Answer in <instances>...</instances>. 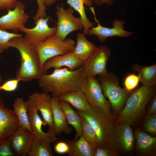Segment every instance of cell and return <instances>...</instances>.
Instances as JSON below:
<instances>
[{
    "label": "cell",
    "instance_id": "cell-1",
    "mask_svg": "<svg viewBox=\"0 0 156 156\" xmlns=\"http://www.w3.org/2000/svg\"><path fill=\"white\" fill-rule=\"evenodd\" d=\"M85 78L82 66L73 70L66 68L55 69L50 74H42L37 79L43 92L50 93L52 97L57 98L65 93L80 90Z\"/></svg>",
    "mask_w": 156,
    "mask_h": 156
},
{
    "label": "cell",
    "instance_id": "cell-2",
    "mask_svg": "<svg viewBox=\"0 0 156 156\" xmlns=\"http://www.w3.org/2000/svg\"><path fill=\"white\" fill-rule=\"evenodd\" d=\"M8 46L16 49L21 55V64L16 73V78L25 82L38 79L43 73L35 45L27 42L22 35L11 39Z\"/></svg>",
    "mask_w": 156,
    "mask_h": 156
},
{
    "label": "cell",
    "instance_id": "cell-3",
    "mask_svg": "<svg viewBox=\"0 0 156 156\" xmlns=\"http://www.w3.org/2000/svg\"><path fill=\"white\" fill-rule=\"evenodd\" d=\"M156 92V84L150 88L142 85L133 90L119 114L116 123L131 126L138 124Z\"/></svg>",
    "mask_w": 156,
    "mask_h": 156
},
{
    "label": "cell",
    "instance_id": "cell-4",
    "mask_svg": "<svg viewBox=\"0 0 156 156\" xmlns=\"http://www.w3.org/2000/svg\"><path fill=\"white\" fill-rule=\"evenodd\" d=\"M78 114L85 118L94 129L97 139V147L108 148L107 141L109 135L115 124L103 110L96 106H91L88 110L81 112L77 110Z\"/></svg>",
    "mask_w": 156,
    "mask_h": 156
},
{
    "label": "cell",
    "instance_id": "cell-5",
    "mask_svg": "<svg viewBox=\"0 0 156 156\" xmlns=\"http://www.w3.org/2000/svg\"><path fill=\"white\" fill-rule=\"evenodd\" d=\"M99 79L103 93L110 103L112 109L119 114L133 91L120 87L118 77L112 72L99 76Z\"/></svg>",
    "mask_w": 156,
    "mask_h": 156
},
{
    "label": "cell",
    "instance_id": "cell-6",
    "mask_svg": "<svg viewBox=\"0 0 156 156\" xmlns=\"http://www.w3.org/2000/svg\"><path fill=\"white\" fill-rule=\"evenodd\" d=\"M135 139L131 126L115 124L108 138V148L121 155H129L135 149Z\"/></svg>",
    "mask_w": 156,
    "mask_h": 156
},
{
    "label": "cell",
    "instance_id": "cell-7",
    "mask_svg": "<svg viewBox=\"0 0 156 156\" xmlns=\"http://www.w3.org/2000/svg\"><path fill=\"white\" fill-rule=\"evenodd\" d=\"M75 44V41L70 38L63 40L54 35L35 46L42 68L44 64L49 59L73 51Z\"/></svg>",
    "mask_w": 156,
    "mask_h": 156
},
{
    "label": "cell",
    "instance_id": "cell-8",
    "mask_svg": "<svg viewBox=\"0 0 156 156\" xmlns=\"http://www.w3.org/2000/svg\"><path fill=\"white\" fill-rule=\"evenodd\" d=\"M80 90L85 95L91 106L101 108L113 119L111 104L104 95L101 84L95 77L85 78Z\"/></svg>",
    "mask_w": 156,
    "mask_h": 156
},
{
    "label": "cell",
    "instance_id": "cell-9",
    "mask_svg": "<svg viewBox=\"0 0 156 156\" xmlns=\"http://www.w3.org/2000/svg\"><path fill=\"white\" fill-rule=\"evenodd\" d=\"M111 54L110 50L107 47L101 45L97 47L82 66L84 77L106 74L108 72L107 64Z\"/></svg>",
    "mask_w": 156,
    "mask_h": 156
},
{
    "label": "cell",
    "instance_id": "cell-10",
    "mask_svg": "<svg viewBox=\"0 0 156 156\" xmlns=\"http://www.w3.org/2000/svg\"><path fill=\"white\" fill-rule=\"evenodd\" d=\"M73 9H67L62 5H58L55 12L57 18L55 35L64 40L70 33L83 29V25L80 18L75 17Z\"/></svg>",
    "mask_w": 156,
    "mask_h": 156
},
{
    "label": "cell",
    "instance_id": "cell-11",
    "mask_svg": "<svg viewBox=\"0 0 156 156\" xmlns=\"http://www.w3.org/2000/svg\"><path fill=\"white\" fill-rule=\"evenodd\" d=\"M92 12L94 18L98 25L94 26L89 30L88 35H95L97 36L99 41L101 43L103 42L108 38L117 36L122 38H127L133 35V33L125 30L124 25L125 23L124 21L115 19L113 22L112 28H108L101 25L97 19L94 7L89 8Z\"/></svg>",
    "mask_w": 156,
    "mask_h": 156
},
{
    "label": "cell",
    "instance_id": "cell-12",
    "mask_svg": "<svg viewBox=\"0 0 156 156\" xmlns=\"http://www.w3.org/2000/svg\"><path fill=\"white\" fill-rule=\"evenodd\" d=\"M50 17L39 18L35 23L36 26L32 28H28L24 26L19 31L25 34L24 38L29 42L34 45L42 42L49 37L55 35L56 27H50L48 22Z\"/></svg>",
    "mask_w": 156,
    "mask_h": 156
},
{
    "label": "cell",
    "instance_id": "cell-13",
    "mask_svg": "<svg viewBox=\"0 0 156 156\" xmlns=\"http://www.w3.org/2000/svg\"><path fill=\"white\" fill-rule=\"evenodd\" d=\"M27 101L41 112L43 118V125H47L49 127L47 132L56 136L53 122L51 97L50 95L44 92H35L29 96Z\"/></svg>",
    "mask_w": 156,
    "mask_h": 156
},
{
    "label": "cell",
    "instance_id": "cell-14",
    "mask_svg": "<svg viewBox=\"0 0 156 156\" xmlns=\"http://www.w3.org/2000/svg\"><path fill=\"white\" fill-rule=\"evenodd\" d=\"M25 9L24 3L18 1L13 10H8L6 14L0 17V29L5 30H19L29 18L25 11Z\"/></svg>",
    "mask_w": 156,
    "mask_h": 156
},
{
    "label": "cell",
    "instance_id": "cell-15",
    "mask_svg": "<svg viewBox=\"0 0 156 156\" xmlns=\"http://www.w3.org/2000/svg\"><path fill=\"white\" fill-rule=\"evenodd\" d=\"M8 138L15 155L25 156L28 155L34 139L32 132L24 128H19Z\"/></svg>",
    "mask_w": 156,
    "mask_h": 156
},
{
    "label": "cell",
    "instance_id": "cell-16",
    "mask_svg": "<svg viewBox=\"0 0 156 156\" xmlns=\"http://www.w3.org/2000/svg\"><path fill=\"white\" fill-rule=\"evenodd\" d=\"M18 128V120L13 110L5 107L0 98V140L8 138Z\"/></svg>",
    "mask_w": 156,
    "mask_h": 156
},
{
    "label": "cell",
    "instance_id": "cell-17",
    "mask_svg": "<svg viewBox=\"0 0 156 156\" xmlns=\"http://www.w3.org/2000/svg\"><path fill=\"white\" fill-rule=\"evenodd\" d=\"M28 115L34 140L51 144L56 141V136L44 132L42 130L43 121L38 114V110L32 104L27 101Z\"/></svg>",
    "mask_w": 156,
    "mask_h": 156
},
{
    "label": "cell",
    "instance_id": "cell-18",
    "mask_svg": "<svg viewBox=\"0 0 156 156\" xmlns=\"http://www.w3.org/2000/svg\"><path fill=\"white\" fill-rule=\"evenodd\" d=\"M135 150L138 155L155 156L156 155V137L142 131L139 128L134 132Z\"/></svg>",
    "mask_w": 156,
    "mask_h": 156
},
{
    "label": "cell",
    "instance_id": "cell-19",
    "mask_svg": "<svg viewBox=\"0 0 156 156\" xmlns=\"http://www.w3.org/2000/svg\"><path fill=\"white\" fill-rule=\"evenodd\" d=\"M83 62L77 58L73 51L67 54L53 57L46 61L42 67V72L45 73L49 69L67 67L69 70H76L82 66Z\"/></svg>",
    "mask_w": 156,
    "mask_h": 156
},
{
    "label": "cell",
    "instance_id": "cell-20",
    "mask_svg": "<svg viewBox=\"0 0 156 156\" xmlns=\"http://www.w3.org/2000/svg\"><path fill=\"white\" fill-rule=\"evenodd\" d=\"M57 98L51 97L53 120L55 134L59 135L62 133L69 135L72 132V128L68 122L66 115Z\"/></svg>",
    "mask_w": 156,
    "mask_h": 156
},
{
    "label": "cell",
    "instance_id": "cell-21",
    "mask_svg": "<svg viewBox=\"0 0 156 156\" xmlns=\"http://www.w3.org/2000/svg\"><path fill=\"white\" fill-rule=\"evenodd\" d=\"M70 147L68 156H94L95 146L90 143L81 135L75 140H67Z\"/></svg>",
    "mask_w": 156,
    "mask_h": 156
},
{
    "label": "cell",
    "instance_id": "cell-22",
    "mask_svg": "<svg viewBox=\"0 0 156 156\" xmlns=\"http://www.w3.org/2000/svg\"><path fill=\"white\" fill-rule=\"evenodd\" d=\"M57 98L59 101L67 102L79 111H85L91 107L85 95L80 90L65 93Z\"/></svg>",
    "mask_w": 156,
    "mask_h": 156
},
{
    "label": "cell",
    "instance_id": "cell-23",
    "mask_svg": "<svg viewBox=\"0 0 156 156\" xmlns=\"http://www.w3.org/2000/svg\"><path fill=\"white\" fill-rule=\"evenodd\" d=\"M96 47L94 44L87 39L83 33H78L77 44L73 52L76 57L84 63Z\"/></svg>",
    "mask_w": 156,
    "mask_h": 156
},
{
    "label": "cell",
    "instance_id": "cell-24",
    "mask_svg": "<svg viewBox=\"0 0 156 156\" xmlns=\"http://www.w3.org/2000/svg\"><path fill=\"white\" fill-rule=\"evenodd\" d=\"M132 70L138 73L139 81L142 85L150 88L156 84V64L144 66L138 64L131 67Z\"/></svg>",
    "mask_w": 156,
    "mask_h": 156
},
{
    "label": "cell",
    "instance_id": "cell-25",
    "mask_svg": "<svg viewBox=\"0 0 156 156\" xmlns=\"http://www.w3.org/2000/svg\"><path fill=\"white\" fill-rule=\"evenodd\" d=\"M67 3L79 13L83 25V33L85 35H88L89 29L94 26L95 23L91 22L88 18L84 5L90 8L92 6L93 3L91 0H67Z\"/></svg>",
    "mask_w": 156,
    "mask_h": 156
},
{
    "label": "cell",
    "instance_id": "cell-26",
    "mask_svg": "<svg viewBox=\"0 0 156 156\" xmlns=\"http://www.w3.org/2000/svg\"><path fill=\"white\" fill-rule=\"evenodd\" d=\"M59 103L66 115L68 124L71 125L75 129L76 133L73 140H75L81 135L80 117L76 111L75 112L67 102L59 101Z\"/></svg>",
    "mask_w": 156,
    "mask_h": 156
},
{
    "label": "cell",
    "instance_id": "cell-27",
    "mask_svg": "<svg viewBox=\"0 0 156 156\" xmlns=\"http://www.w3.org/2000/svg\"><path fill=\"white\" fill-rule=\"evenodd\" d=\"M13 111L18 120V128H26L32 132L28 115L27 103L22 98L18 97L13 105Z\"/></svg>",
    "mask_w": 156,
    "mask_h": 156
},
{
    "label": "cell",
    "instance_id": "cell-28",
    "mask_svg": "<svg viewBox=\"0 0 156 156\" xmlns=\"http://www.w3.org/2000/svg\"><path fill=\"white\" fill-rule=\"evenodd\" d=\"M28 155L29 156H52L53 153L51 144L34 140Z\"/></svg>",
    "mask_w": 156,
    "mask_h": 156
},
{
    "label": "cell",
    "instance_id": "cell-29",
    "mask_svg": "<svg viewBox=\"0 0 156 156\" xmlns=\"http://www.w3.org/2000/svg\"><path fill=\"white\" fill-rule=\"evenodd\" d=\"M79 115L81 120V135L90 143L95 146H97V139L94 129L85 118Z\"/></svg>",
    "mask_w": 156,
    "mask_h": 156
},
{
    "label": "cell",
    "instance_id": "cell-30",
    "mask_svg": "<svg viewBox=\"0 0 156 156\" xmlns=\"http://www.w3.org/2000/svg\"><path fill=\"white\" fill-rule=\"evenodd\" d=\"M22 35L21 34L9 32L0 29V53L8 49V43L11 39Z\"/></svg>",
    "mask_w": 156,
    "mask_h": 156
},
{
    "label": "cell",
    "instance_id": "cell-31",
    "mask_svg": "<svg viewBox=\"0 0 156 156\" xmlns=\"http://www.w3.org/2000/svg\"><path fill=\"white\" fill-rule=\"evenodd\" d=\"M143 125L144 131L154 136L156 135V114L147 115Z\"/></svg>",
    "mask_w": 156,
    "mask_h": 156
},
{
    "label": "cell",
    "instance_id": "cell-32",
    "mask_svg": "<svg viewBox=\"0 0 156 156\" xmlns=\"http://www.w3.org/2000/svg\"><path fill=\"white\" fill-rule=\"evenodd\" d=\"M139 82L138 75L133 73L129 74L124 79V88L128 91H132L137 87Z\"/></svg>",
    "mask_w": 156,
    "mask_h": 156
},
{
    "label": "cell",
    "instance_id": "cell-33",
    "mask_svg": "<svg viewBox=\"0 0 156 156\" xmlns=\"http://www.w3.org/2000/svg\"><path fill=\"white\" fill-rule=\"evenodd\" d=\"M15 155L8 138L0 140V156H13Z\"/></svg>",
    "mask_w": 156,
    "mask_h": 156
},
{
    "label": "cell",
    "instance_id": "cell-34",
    "mask_svg": "<svg viewBox=\"0 0 156 156\" xmlns=\"http://www.w3.org/2000/svg\"><path fill=\"white\" fill-rule=\"evenodd\" d=\"M20 81L17 79L9 80L0 86V91L12 92L16 90L18 88Z\"/></svg>",
    "mask_w": 156,
    "mask_h": 156
},
{
    "label": "cell",
    "instance_id": "cell-35",
    "mask_svg": "<svg viewBox=\"0 0 156 156\" xmlns=\"http://www.w3.org/2000/svg\"><path fill=\"white\" fill-rule=\"evenodd\" d=\"M54 150L58 154H67L68 155L70 151V147L66 141H60L55 145Z\"/></svg>",
    "mask_w": 156,
    "mask_h": 156
},
{
    "label": "cell",
    "instance_id": "cell-36",
    "mask_svg": "<svg viewBox=\"0 0 156 156\" xmlns=\"http://www.w3.org/2000/svg\"><path fill=\"white\" fill-rule=\"evenodd\" d=\"M120 154L109 148H103L96 146L94 156H119Z\"/></svg>",
    "mask_w": 156,
    "mask_h": 156
},
{
    "label": "cell",
    "instance_id": "cell-37",
    "mask_svg": "<svg viewBox=\"0 0 156 156\" xmlns=\"http://www.w3.org/2000/svg\"><path fill=\"white\" fill-rule=\"evenodd\" d=\"M38 5V9L33 18L35 22L41 17H46V6L42 0H36Z\"/></svg>",
    "mask_w": 156,
    "mask_h": 156
},
{
    "label": "cell",
    "instance_id": "cell-38",
    "mask_svg": "<svg viewBox=\"0 0 156 156\" xmlns=\"http://www.w3.org/2000/svg\"><path fill=\"white\" fill-rule=\"evenodd\" d=\"M18 0H0V10H9L16 6Z\"/></svg>",
    "mask_w": 156,
    "mask_h": 156
},
{
    "label": "cell",
    "instance_id": "cell-39",
    "mask_svg": "<svg viewBox=\"0 0 156 156\" xmlns=\"http://www.w3.org/2000/svg\"><path fill=\"white\" fill-rule=\"evenodd\" d=\"M147 115L156 114V94H154L148 103Z\"/></svg>",
    "mask_w": 156,
    "mask_h": 156
},
{
    "label": "cell",
    "instance_id": "cell-40",
    "mask_svg": "<svg viewBox=\"0 0 156 156\" xmlns=\"http://www.w3.org/2000/svg\"><path fill=\"white\" fill-rule=\"evenodd\" d=\"M93 3L98 5L106 4L110 6L114 5V0H91Z\"/></svg>",
    "mask_w": 156,
    "mask_h": 156
},
{
    "label": "cell",
    "instance_id": "cell-41",
    "mask_svg": "<svg viewBox=\"0 0 156 156\" xmlns=\"http://www.w3.org/2000/svg\"><path fill=\"white\" fill-rule=\"evenodd\" d=\"M58 0H42L45 5L47 6L52 5Z\"/></svg>",
    "mask_w": 156,
    "mask_h": 156
},
{
    "label": "cell",
    "instance_id": "cell-42",
    "mask_svg": "<svg viewBox=\"0 0 156 156\" xmlns=\"http://www.w3.org/2000/svg\"><path fill=\"white\" fill-rule=\"evenodd\" d=\"M2 81V78L1 75L0 74V83Z\"/></svg>",
    "mask_w": 156,
    "mask_h": 156
},
{
    "label": "cell",
    "instance_id": "cell-43",
    "mask_svg": "<svg viewBox=\"0 0 156 156\" xmlns=\"http://www.w3.org/2000/svg\"><path fill=\"white\" fill-rule=\"evenodd\" d=\"M1 53H0V58L1 57Z\"/></svg>",
    "mask_w": 156,
    "mask_h": 156
},
{
    "label": "cell",
    "instance_id": "cell-44",
    "mask_svg": "<svg viewBox=\"0 0 156 156\" xmlns=\"http://www.w3.org/2000/svg\"></svg>",
    "mask_w": 156,
    "mask_h": 156
}]
</instances>
